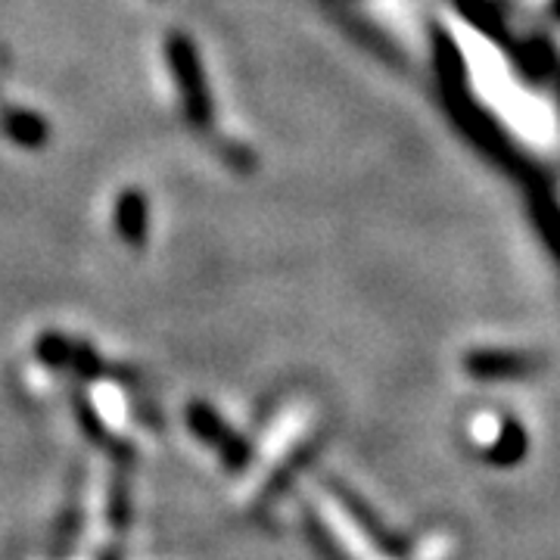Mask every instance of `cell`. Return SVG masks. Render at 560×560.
Returning a JSON list of instances; mask_svg holds the SVG:
<instances>
[{
	"label": "cell",
	"instance_id": "1",
	"mask_svg": "<svg viewBox=\"0 0 560 560\" xmlns=\"http://www.w3.org/2000/svg\"><path fill=\"white\" fill-rule=\"evenodd\" d=\"M327 523H330V529L337 533V539L342 541V548L352 555L355 560H389L381 551V545L374 541L371 545V536H368V529L355 521V514H349V511H342L337 504H327V511H320Z\"/></svg>",
	"mask_w": 560,
	"mask_h": 560
}]
</instances>
